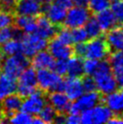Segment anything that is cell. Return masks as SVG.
Returning a JSON list of instances; mask_svg holds the SVG:
<instances>
[{
	"label": "cell",
	"instance_id": "obj_1",
	"mask_svg": "<svg viewBox=\"0 0 123 124\" xmlns=\"http://www.w3.org/2000/svg\"><path fill=\"white\" fill-rule=\"evenodd\" d=\"M92 77L95 81L97 91L103 95H107L117 90L116 77L111 70L109 60L102 59L100 62L99 61Z\"/></svg>",
	"mask_w": 123,
	"mask_h": 124
},
{
	"label": "cell",
	"instance_id": "obj_2",
	"mask_svg": "<svg viewBox=\"0 0 123 124\" xmlns=\"http://www.w3.org/2000/svg\"><path fill=\"white\" fill-rule=\"evenodd\" d=\"M37 87L44 93L62 92L64 90V79L54 71L50 69H38L36 72Z\"/></svg>",
	"mask_w": 123,
	"mask_h": 124
},
{
	"label": "cell",
	"instance_id": "obj_3",
	"mask_svg": "<svg viewBox=\"0 0 123 124\" xmlns=\"http://www.w3.org/2000/svg\"><path fill=\"white\" fill-rule=\"evenodd\" d=\"M31 65V59L22 53L9 55L4 59L0 72L11 78L17 79L20 73L25 68Z\"/></svg>",
	"mask_w": 123,
	"mask_h": 124
},
{
	"label": "cell",
	"instance_id": "obj_4",
	"mask_svg": "<svg viewBox=\"0 0 123 124\" xmlns=\"http://www.w3.org/2000/svg\"><path fill=\"white\" fill-rule=\"evenodd\" d=\"M37 87V79H36V72L32 66H28L27 68L23 71L18 76L16 92L23 99L28 97L32 93H34Z\"/></svg>",
	"mask_w": 123,
	"mask_h": 124
},
{
	"label": "cell",
	"instance_id": "obj_5",
	"mask_svg": "<svg viewBox=\"0 0 123 124\" xmlns=\"http://www.w3.org/2000/svg\"><path fill=\"white\" fill-rule=\"evenodd\" d=\"M103 98L104 95L98 91L86 93L85 94H82L78 99L73 101V102H71L68 113L79 114L83 110L92 109L98 104L102 103Z\"/></svg>",
	"mask_w": 123,
	"mask_h": 124
},
{
	"label": "cell",
	"instance_id": "obj_6",
	"mask_svg": "<svg viewBox=\"0 0 123 124\" xmlns=\"http://www.w3.org/2000/svg\"><path fill=\"white\" fill-rule=\"evenodd\" d=\"M110 54V49L107 43L104 34L96 38H92L86 42L84 57L95 60L108 59Z\"/></svg>",
	"mask_w": 123,
	"mask_h": 124
},
{
	"label": "cell",
	"instance_id": "obj_7",
	"mask_svg": "<svg viewBox=\"0 0 123 124\" xmlns=\"http://www.w3.org/2000/svg\"><path fill=\"white\" fill-rule=\"evenodd\" d=\"M91 16L92 13L88 9V7H72L71 8H69V11L66 13L62 25L69 29L82 27L84 26L85 23Z\"/></svg>",
	"mask_w": 123,
	"mask_h": 124
},
{
	"label": "cell",
	"instance_id": "obj_8",
	"mask_svg": "<svg viewBox=\"0 0 123 124\" xmlns=\"http://www.w3.org/2000/svg\"><path fill=\"white\" fill-rule=\"evenodd\" d=\"M22 43V54L28 58H32L35 54L41 50L46 49L48 40L41 37L36 34H24Z\"/></svg>",
	"mask_w": 123,
	"mask_h": 124
},
{
	"label": "cell",
	"instance_id": "obj_9",
	"mask_svg": "<svg viewBox=\"0 0 123 124\" xmlns=\"http://www.w3.org/2000/svg\"><path fill=\"white\" fill-rule=\"evenodd\" d=\"M46 93L37 89L34 93L24 98L20 110L31 115H36L46 104Z\"/></svg>",
	"mask_w": 123,
	"mask_h": 124
},
{
	"label": "cell",
	"instance_id": "obj_10",
	"mask_svg": "<svg viewBox=\"0 0 123 124\" xmlns=\"http://www.w3.org/2000/svg\"><path fill=\"white\" fill-rule=\"evenodd\" d=\"M36 23H37V28L34 34L45 38L48 41L54 37L59 28L62 26V25L58 26L56 24H53L44 14H40L36 16Z\"/></svg>",
	"mask_w": 123,
	"mask_h": 124
},
{
	"label": "cell",
	"instance_id": "obj_11",
	"mask_svg": "<svg viewBox=\"0 0 123 124\" xmlns=\"http://www.w3.org/2000/svg\"><path fill=\"white\" fill-rule=\"evenodd\" d=\"M46 48L54 59H69L73 55V49L72 45H67L54 37L48 41Z\"/></svg>",
	"mask_w": 123,
	"mask_h": 124
},
{
	"label": "cell",
	"instance_id": "obj_12",
	"mask_svg": "<svg viewBox=\"0 0 123 124\" xmlns=\"http://www.w3.org/2000/svg\"><path fill=\"white\" fill-rule=\"evenodd\" d=\"M42 14L41 2L38 0H17L15 15L37 16Z\"/></svg>",
	"mask_w": 123,
	"mask_h": 124
},
{
	"label": "cell",
	"instance_id": "obj_13",
	"mask_svg": "<svg viewBox=\"0 0 123 124\" xmlns=\"http://www.w3.org/2000/svg\"><path fill=\"white\" fill-rule=\"evenodd\" d=\"M46 99L57 112L68 114L72 101L69 100L62 92H52L46 93Z\"/></svg>",
	"mask_w": 123,
	"mask_h": 124
},
{
	"label": "cell",
	"instance_id": "obj_14",
	"mask_svg": "<svg viewBox=\"0 0 123 124\" xmlns=\"http://www.w3.org/2000/svg\"><path fill=\"white\" fill-rule=\"evenodd\" d=\"M23 101L24 99L17 93H10L0 101V103L3 107L7 121L15 112H17L21 109Z\"/></svg>",
	"mask_w": 123,
	"mask_h": 124
},
{
	"label": "cell",
	"instance_id": "obj_15",
	"mask_svg": "<svg viewBox=\"0 0 123 124\" xmlns=\"http://www.w3.org/2000/svg\"><path fill=\"white\" fill-rule=\"evenodd\" d=\"M55 59L45 49L37 52L31 58V64L34 69H50L53 70Z\"/></svg>",
	"mask_w": 123,
	"mask_h": 124
},
{
	"label": "cell",
	"instance_id": "obj_16",
	"mask_svg": "<svg viewBox=\"0 0 123 124\" xmlns=\"http://www.w3.org/2000/svg\"><path fill=\"white\" fill-rule=\"evenodd\" d=\"M63 93L69 98V100L73 101L82 96L84 91L82 84L81 78H70L64 79V90Z\"/></svg>",
	"mask_w": 123,
	"mask_h": 124
},
{
	"label": "cell",
	"instance_id": "obj_17",
	"mask_svg": "<svg viewBox=\"0 0 123 124\" xmlns=\"http://www.w3.org/2000/svg\"><path fill=\"white\" fill-rule=\"evenodd\" d=\"M105 39L109 46L110 53L123 52V32L119 26H115L104 34Z\"/></svg>",
	"mask_w": 123,
	"mask_h": 124
},
{
	"label": "cell",
	"instance_id": "obj_18",
	"mask_svg": "<svg viewBox=\"0 0 123 124\" xmlns=\"http://www.w3.org/2000/svg\"><path fill=\"white\" fill-rule=\"evenodd\" d=\"M95 17L103 34H105L110 29L117 26V24H118L115 16L113 15L112 11L109 10V8L97 13Z\"/></svg>",
	"mask_w": 123,
	"mask_h": 124
},
{
	"label": "cell",
	"instance_id": "obj_19",
	"mask_svg": "<svg viewBox=\"0 0 123 124\" xmlns=\"http://www.w3.org/2000/svg\"><path fill=\"white\" fill-rule=\"evenodd\" d=\"M66 13H67V9L50 2L47 9L45 10L44 15L46 16V17L51 21L53 24L61 26L63 24Z\"/></svg>",
	"mask_w": 123,
	"mask_h": 124
},
{
	"label": "cell",
	"instance_id": "obj_20",
	"mask_svg": "<svg viewBox=\"0 0 123 124\" xmlns=\"http://www.w3.org/2000/svg\"><path fill=\"white\" fill-rule=\"evenodd\" d=\"M112 116V111L103 102L92 108V123H106Z\"/></svg>",
	"mask_w": 123,
	"mask_h": 124
},
{
	"label": "cell",
	"instance_id": "obj_21",
	"mask_svg": "<svg viewBox=\"0 0 123 124\" xmlns=\"http://www.w3.org/2000/svg\"><path fill=\"white\" fill-rule=\"evenodd\" d=\"M103 103L114 113H123V100L120 91H115L111 93L104 95Z\"/></svg>",
	"mask_w": 123,
	"mask_h": 124
},
{
	"label": "cell",
	"instance_id": "obj_22",
	"mask_svg": "<svg viewBox=\"0 0 123 124\" xmlns=\"http://www.w3.org/2000/svg\"><path fill=\"white\" fill-rule=\"evenodd\" d=\"M70 78H82L84 75L83 60L81 57L72 55L67 59V72Z\"/></svg>",
	"mask_w": 123,
	"mask_h": 124
},
{
	"label": "cell",
	"instance_id": "obj_23",
	"mask_svg": "<svg viewBox=\"0 0 123 124\" xmlns=\"http://www.w3.org/2000/svg\"><path fill=\"white\" fill-rule=\"evenodd\" d=\"M16 88V79L11 78L0 72V101L8 94L15 93Z\"/></svg>",
	"mask_w": 123,
	"mask_h": 124
},
{
	"label": "cell",
	"instance_id": "obj_24",
	"mask_svg": "<svg viewBox=\"0 0 123 124\" xmlns=\"http://www.w3.org/2000/svg\"><path fill=\"white\" fill-rule=\"evenodd\" d=\"M109 62L111 67L113 73L115 75L118 74H123V52L119 51V52L110 53L109 55Z\"/></svg>",
	"mask_w": 123,
	"mask_h": 124
},
{
	"label": "cell",
	"instance_id": "obj_25",
	"mask_svg": "<svg viewBox=\"0 0 123 124\" xmlns=\"http://www.w3.org/2000/svg\"><path fill=\"white\" fill-rule=\"evenodd\" d=\"M84 29H85L88 38L89 39H92V38H96L98 36H100L101 35H103L101 29L100 27L99 23L96 19L95 16L92 15L89 17V19L87 20V22L84 24Z\"/></svg>",
	"mask_w": 123,
	"mask_h": 124
},
{
	"label": "cell",
	"instance_id": "obj_26",
	"mask_svg": "<svg viewBox=\"0 0 123 124\" xmlns=\"http://www.w3.org/2000/svg\"><path fill=\"white\" fill-rule=\"evenodd\" d=\"M1 45L2 46L0 48L5 56L14 55L18 53H22V43L19 40L10 39Z\"/></svg>",
	"mask_w": 123,
	"mask_h": 124
},
{
	"label": "cell",
	"instance_id": "obj_27",
	"mask_svg": "<svg viewBox=\"0 0 123 124\" xmlns=\"http://www.w3.org/2000/svg\"><path fill=\"white\" fill-rule=\"evenodd\" d=\"M38 114L45 123H53L57 111L51 104H45Z\"/></svg>",
	"mask_w": 123,
	"mask_h": 124
},
{
	"label": "cell",
	"instance_id": "obj_28",
	"mask_svg": "<svg viewBox=\"0 0 123 124\" xmlns=\"http://www.w3.org/2000/svg\"><path fill=\"white\" fill-rule=\"evenodd\" d=\"M109 0H89L88 9L91 11L92 15H96L100 11L109 8Z\"/></svg>",
	"mask_w": 123,
	"mask_h": 124
},
{
	"label": "cell",
	"instance_id": "obj_29",
	"mask_svg": "<svg viewBox=\"0 0 123 124\" xmlns=\"http://www.w3.org/2000/svg\"><path fill=\"white\" fill-rule=\"evenodd\" d=\"M55 37L57 38L59 41H61L62 43H63L67 45H72L73 44L72 33L70 31V29L63 26V25H62L61 27L59 28V30L55 35Z\"/></svg>",
	"mask_w": 123,
	"mask_h": 124
},
{
	"label": "cell",
	"instance_id": "obj_30",
	"mask_svg": "<svg viewBox=\"0 0 123 124\" xmlns=\"http://www.w3.org/2000/svg\"><path fill=\"white\" fill-rule=\"evenodd\" d=\"M33 116L29 113H26L24 111H17L8 120L9 122L18 124H29L32 123Z\"/></svg>",
	"mask_w": 123,
	"mask_h": 124
},
{
	"label": "cell",
	"instance_id": "obj_31",
	"mask_svg": "<svg viewBox=\"0 0 123 124\" xmlns=\"http://www.w3.org/2000/svg\"><path fill=\"white\" fill-rule=\"evenodd\" d=\"M72 37L73 43H82V42H87L88 41V35L86 33L85 29L82 27H76L72 28Z\"/></svg>",
	"mask_w": 123,
	"mask_h": 124
},
{
	"label": "cell",
	"instance_id": "obj_32",
	"mask_svg": "<svg viewBox=\"0 0 123 124\" xmlns=\"http://www.w3.org/2000/svg\"><path fill=\"white\" fill-rule=\"evenodd\" d=\"M118 23L123 22V0H116L111 4V9Z\"/></svg>",
	"mask_w": 123,
	"mask_h": 124
},
{
	"label": "cell",
	"instance_id": "obj_33",
	"mask_svg": "<svg viewBox=\"0 0 123 124\" xmlns=\"http://www.w3.org/2000/svg\"><path fill=\"white\" fill-rule=\"evenodd\" d=\"M15 14L0 11V29L5 27H9L14 24Z\"/></svg>",
	"mask_w": 123,
	"mask_h": 124
},
{
	"label": "cell",
	"instance_id": "obj_34",
	"mask_svg": "<svg viewBox=\"0 0 123 124\" xmlns=\"http://www.w3.org/2000/svg\"><path fill=\"white\" fill-rule=\"evenodd\" d=\"M81 81H82V87H83L84 93H90V92L97 91L95 81H94L92 76L84 74L81 78Z\"/></svg>",
	"mask_w": 123,
	"mask_h": 124
},
{
	"label": "cell",
	"instance_id": "obj_35",
	"mask_svg": "<svg viewBox=\"0 0 123 124\" xmlns=\"http://www.w3.org/2000/svg\"><path fill=\"white\" fill-rule=\"evenodd\" d=\"M100 60H95V59L87 58L85 61H83V70H84V74L92 76L94 73L96 68L98 66Z\"/></svg>",
	"mask_w": 123,
	"mask_h": 124
},
{
	"label": "cell",
	"instance_id": "obj_36",
	"mask_svg": "<svg viewBox=\"0 0 123 124\" xmlns=\"http://www.w3.org/2000/svg\"><path fill=\"white\" fill-rule=\"evenodd\" d=\"M53 70L59 75L63 76L67 72V59H57L55 61Z\"/></svg>",
	"mask_w": 123,
	"mask_h": 124
},
{
	"label": "cell",
	"instance_id": "obj_37",
	"mask_svg": "<svg viewBox=\"0 0 123 124\" xmlns=\"http://www.w3.org/2000/svg\"><path fill=\"white\" fill-rule=\"evenodd\" d=\"M17 0H0V11L15 14Z\"/></svg>",
	"mask_w": 123,
	"mask_h": 124
},
{
	"label": "cell",
	"instance_id": "obj_38",
	"mask_svg": "<svg viewBox=\"0 0 123 124\" xmlns=\"http://www.w3.org/2000/svg\"><path fill=\"white\" fill-rule=\"evenodd\" d=\"M12 39V26L0 29V45Z\"/></svg>",
	"mask_w": 123,
	"mask_h": 124
},
{
	"label": "cell",
	"instance_id": "obj_39",
	"mask_svg": "<svg viewBox=\"0 0 123 124\" xmlns=\"http://www.w3.org/2000/svg\"><path fill=\"white\" fill-rule=\"evenodd\" d=\"M73 49V55H76L78 57L83 58L85 55V49H86V42L82 43H76L74 46H72Z\"/></svg>",
	"mask_w": 123,
	"mask_h": 124
},
{
	"label": "cell",
	"instance_id": "obj_40",
	"mask_svg": "<svg viewBox=\"0 0 123 124\" xmlns=\"http://www.w3.org/2000/svg\"><path fill=\"white\" fill-rule=\"evenodd\" d=\"M80 122H82V123H83V124L92 123V109L83 110V111L81 112Z\"/></svg>",
	"mask_w": 123,
	"mask_h": 124
},
{
	"label": "cell",
	"instance_id": "obj_41",
	"mask_svg": "<svg viewBox=\"0 0 123 124\" xmlns=\"http://www.w3.org/2000/svg\"><path fill=\"white\" fill-rule=\"evenodd\" d=\"M51 2L67 10L72 7V0H51Z\"/></svg>",
	"mask_w": 123,
	"mask_h": 124
},
{
	"label": "cell",
	"instance_id": "obj_42",
	"mask_svg": "<svg viewBox=\"0 0 123 124\" xmlns=\"http://www.w3.org/2000/svg\"><path fill=\"white\" fill-rule=\"evenodd\" d=\"M66 123H69V124L80 123V116H79V114L69 113L68 116H66Z\"/></svg>",
	"mask_w": 123,
	"mask_h": 124
},
{
	"label": "cell",
	"instance_id": "obj_43",
	"mask_svg": "<svg viewBox=\"0 0 123 124\" xmlns=\"http://www.w3.org/2000/svg\"><path fill=\"white\" fill-rule=\"evenodd\" d=\"M66 116H67V114L57 112V114H56V116H55V118H54V122L57 124L66 123Z\"/></svg>",
	"mask_w": 123,
	"mask_h": 124
},
{
	"label": "cell",
	"instance_id": "obj_44",
	"mask_svg": "<svg viewBox=\"0 0 123 124\" xmlns=\"http://www.w3.org/2000/svg\"><path fill=\"white\" fill-rule=\"evenodd\" d=\"M107 123L109 124H123V117L120 114L112 116L109 119Z\"/></svg>",
	"mask_w": 123,
	"mask_h": 124
},
{
	"label": "cell",
	"instance_id": "obj_45",
	"mask_svg": "<svg viewBox=\"0 0 123 124\" xmlns=\"http://www.w3.org/2000/svg\"><path fill=\"white\" fill-rule=\"evenodd\" d=\"M72 5H74L75 7H88L89 0H72Z\"/></svg>",
	"mask_w": 123,
	"mask_h": 124
},
{
	"label": "cell",
	"instance_id": "obj_46",
	"mask_svg": "<svg viewBox=\"0 0 123 124\" xmlns=\"http://www.w3.org/2000/svg\"><path fill=\"white\" fill-rule=\"evenodd\" d=\"M115 77H116L117 86L120 89H123V74H118L115 75Z\"/></svg>",
	"mask_w": 123,
	"mask_h": 124
},
{
	"label": "cell",
	"instance_id": "obj_47",
	"mask_svg": "<svg viewBox=\"0 0 123 124\" xmlns=\"http://www.w3.org/2000/svg\"><path fill=\"white\" fill-rule=\"evenodd\" d=\"M7 119L6 117V114H5V111L3 110V107L0 103V123H2V122H7Z\"/></svg>",
	"mask_w": 123,
	"mask_h": 124
},
{
	"label": "cell",
	"instance_id": "obj_48",
	"mask_svg": "<svg viewBox=\"0 0 123 124\" xmlns=\"http://www.w3.org/2000/svg\"><path fill=\"white\" fill-rule=\"evenodd\" d=\"M32 123L33 124H43V123H45V122H44V121L42 120L41 118L38 116V117H33Z\"/></svg>",
	"mask_w": 123,
	"mask_h": 124
},
{
	"label": "cell",
	"instance_id": "obj_49",
	"mask_svg": "<svg viewBox=\"0 0 123 124\" xmlns=\"http://www.w3.org/2000/svg\"><path fill=\"white\" fill-rule=\"evenodd\" d=\"M4 59H5V55H4L2 50H1V48H0V70H1V66H2Z\"/></svg>",
	"mask_w": 123,
	"mask_h": 124
},
{
	"label": "cell",
	"instance_id": "obj_50",
	"mask_svg": "<svg viewBox=\"0 0 123 124\" xmlns=\"http://www.w3.org/2000/svg\"><path fill=\"white\" fill-rule=\"evenodd\" d=\"M119 27H120V29H121V31L123 32V22H122V23H120V25L119 26Z\"/></svg>",
	"mask_w": 123,
	"mask_h": 124
},
{
	"label": "cell",
	"instance_id": "obj_51",
	"mask_svg": "<svg viewBox=\"0 0 123 124\" xmlns=\"http://www.w3.org/2000/svg\"><path fill=\"white\" fill-rule=\"evenodd\" d=\"M38 1H40V2H43V1H45V0H38Z\"/></svg>",
	"mask_w": 123,
	"mask_h": 124
},
{
	"label": "cell",
	"instance_id": "obj_52",
	"mask_svg": "<svg viewBox=\"0 0 123 124\" xmlns=\"http://www.w3.org/2000/svg\"><path fill=\"white\" fill-rule=\"evenodd\" d=\"M109 1H112L113 2V1H116V0H109Z\"/></svg>",
	"mask_w": 123,
	"mask_h": 124
},
{
	"label": "cell",
	"instance_id": "obj_53",
	"mask_svg": "<svg viewBox=\"0 0 123 124\" xmlns=\"http://www.w3.org/2000/svg\"><path fill=\"white\" fill-rule=\"evenodd\" d=\"M121 116H122V117H123V113H122V114H121Z\"/></svg>",
	"mask_w": 123,
	"mask_h": 124
}]
</instances>
